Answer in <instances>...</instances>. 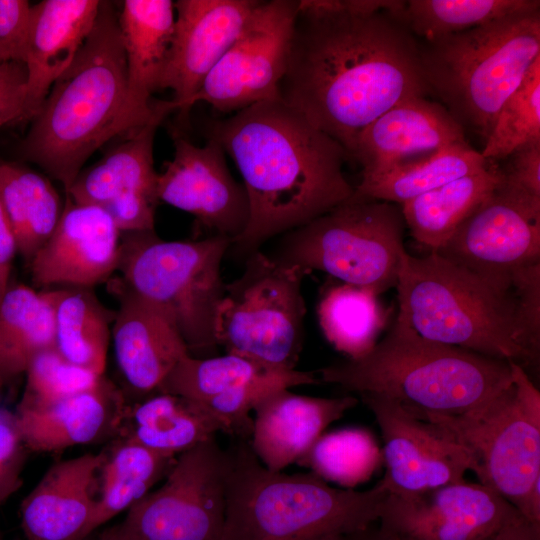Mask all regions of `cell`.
Returning <instances> with one entry per match:
<instances>
[{"instance_id": "obj_1", "label": "cell", "mask_w": 540, "mask_h": 540, "mask_svg": "<svg viewBox=\"0 0 540 540\" xmlns=\"http://www.w3.org/2000/svg\"><path fill=\"white\" fill-rule=\"evenodd\" d=\"M428 92L419 44L389 13L298 11L279 99L350 157L365 127L397 103Z\"/></svg>"}, {"instance_id": "obj_2", "label": "cell", "mask_w": 540, "mask_h": 540, "mask_svg": "<svg viewBox=\"0 0 540 540\" xmlns=\"http://www.w3.org/2000/svg\"><path fill=\"white\" fill-rule=\"evenodd\" d=\"M206 136L232 158L247 192L249 222L231 245L238 256H249L354 194L343 171L350 157L344 147L280 99L212 120Z\"/></svg>"}, {"instance_id": "obj_3", "label": "cell", "mask_w": 540, "mask_h": 540, "mask_svg": "<svg viewBox=\"0 0 540 540\" xmlns=\"http://www.w3.org/2000/svg\"><path fill=\"white\" fill-rule=\"evenodd\" d=\"M319 372L321 381L388 398L420 418L464 415L512 381L509 361L427 340L397 319L369 353Z\"/></svg>"}, {"instance_id": "obj_4", "label": "cell", "mask_w": 540, "mask_h": 540, "mask_svg": "<svg viewBox=\"0 0 540 540\" xmlns=\"http://www.w3.org/2000/svg\"><path fill=\"white\" fill-rule=\"evenodd\" d=\"M126 92V60L118 15L101 1L94 27L51 86L20 144L67 192L87 159L115 137Z\"/></svg>"}, {"instance_id": "obj_5", "label": "cell", "mask_w": 540, "mask_h": 540, "mask_svg": "<svg viewBox=\"0 0 540 540\" xmlns=\"http://www.w3.org/2000/svg\"><path fill=\"white\" fill-rule=\"evenodd\" d=\"M226 510L222 540H324L374 525L389 490L330 486L313 472L267 469L249 441L226 449Z\"/></svg>"}, {"instance_id": "obj_6", "label": "cell", "mask_w": 540, "mask_h": 540, "mask_svg": "<svg viewBox=\"0 0 540 540\" xmlns=\"http://www.w3.org/2000/svg\"><path fill=\"white\" fill-rule=\"evenodd\" d=\"M397 320L421 337L487 357L535 366L519 328L510 283L488 280L434 252L402 257Z\"/></svg>"}, {"instance_id": "obj_7", "label": "cell", "mask_w": 540, "mask_h": 540, "mask_svg": "<svg viewBox=\"0 0 540 540\" xmlns=\"http://www.w3.org/2000/svg\"><path fill=\"white\" fill-rule=\"evenodd\" d=\"M429 89L485 141L507 99L540 57V11L504 18L420 45Z\"/></svg>"}, {"instance_id": "obj_8", "label": "cell", "mask_w": 540, "mask_h": 540, "mask_svg": "<svg viewBox=\"0 0 540 540\" xmlns=\"http://www.w3.org/2000/svg\"><path fill=\"white\" fill-rule=\"evenodd\" d=\"M231 245L221 236L165 241L155 230L126 233L121 242L119 282L172 319L191 357L218 355L215 319L226 284L221 264Z\"/></svg>"}, {"instance_id": "obj_9", "label": "cell", "mask_w": 540, "mask_h": 540, "mask_svg": "<svg viewBox=\"0 0 540 540\" xmlns=\"http://www.w3.org/2000/svg\"><path fill=\"white\" fill-rule=\"evenodd\" d=\"M512 381L483 406L461 416L428 415L473 457L479 483L540 524V392L519 364Z\"/></svg>"}, {"instance_id": "obj_10", "label": "cell", "mask_w": 540, "mask_h": 540, "mask_svg": "<svg viewBox=\"0 0 540 540\" xmlns=\"http://www.w3.org/2000/svg\"><path fill=\"white\" fill-rule=\"evenodd\" d=\"M401 206L352 197L282 235L269 255L305 272L318 270L377 295L396 287L406 250Z\"/></svg>"}, {"instance_id": "obj_11", "label": "cell", "mask_w": 540, "mask_h": 540, "mask_svg": "<svg viewBox=\"0 0 540 540\" xmlns=\"http://www.w3.org/2000/svg\"><path fill=\"white\" fill-rule=\"evenodd\" d=\"M306 274L260 250L247 256L243 273L225 284L218 305V346L275 368L296 369L303 345Z\"/></svg>"}, {"instance_id": "obj_12", "label": "cell", "mask_w": 540, "mask_h": 540, "mask_svg": "<svg viewBox=\"0 0 540 540\" xmlns=\"http://www.w3.org/2000/svg\"><path fill=\"white\" fill-rule=\"evenodd\" d=\"M227 466L215 438L179 454L163 484L117 524L125 540H222Z\"/></svg>"}, {"instance_id": "obj_13", "label": "cell", "mask_w": 540, "mask_h": 540, "mask_svg": "<svg viewBox=\"0 0 540 540\" xmlns=\"http://www.w3.org/2000/svg\"><path fill=\"white\" fill-rule=\"evenodd\" d=\"M298 0L260 1L240 34L189 102H206L221 113H236L279 99L298 15Z\"/></svg>"}, {"instance_id": "obj_14", "label": "cell", "mask_w": 540, "mask_h": 540, "mask_svg": "<svg viewBox=\"0 0 540 540\" xmlns=\"http://www.w3.org/2000/svg\"><path fill=\"white\" fill-rule=\"evenodd\" d=\"M434 253L476 275L508 284L540 262V198L502 183Z\"/></svg>"}, {"instance_id": "obj_15", "label": "cell", "mask_w": 540, "mask_h": 540, "mask_svg": "<svg viewBox=\"0 0 540 540\" xmlns=\"http://www.w3.org/2000/svg\"><path fill=\"white\" fill-rule=\"evenodd\" d=\"M319 382L312 372L275 368L235 353L209 358L188 355L158 391L199 403L220 422L224 433L249 441L253 428L250 413L265 395L279 388Z\"/></svg>"}, {"instance_id": "obj_16", "label": "cell", "mask_w": 540, "mask_h": 540, "mask_svg": "<svg viewBox=\"0 0 540 540\" xmlns=\"http://www.w3.org/2000/svg\"><path fill=\"white\" fill-rule=\"evenodd\" d=\"M174 111L173 100H160L147 123L127 132L100 161L81 170L66 196L104 209L121 233L154 231L159 200L153 143L158 126Z\"/></svg>"}, {"instance_id": "obj_17", "label": "cell", "mask_w": 540, "mask_h": 540, "mask_svg": "<svg viewBox=\"0 0 540 540\" xmlns=\"http://www.w3.org/2000/svg\"><path fill=\"white\" fill-rule=\"evenodd\" d=\"M360 397L372 412L383 439L382 478L390 493L412 495L461 482L475 473L470 453L440 426L375 394Z\"/></svg>"}, {"instance_id": "obj_18", "label": "cell", "mask_w": 540, "mask_h": 540, "mask_svg": "<svg viewBox=\"0 0 540 540\" xmlns=\"http://www.w3.org/2000/svg\"><path fill=\"white\" fill-rule=\"evenodd\" d=\"M520 513L481 483L465 480L412 495H387L378 526L397 540H491Z\"/></svg>"}, {"instance_id": "obj_19", "label": "cell", "mask_w": 540, "mask_h": 540, "mask_svg": "<svg viewBox=\"0 0 540 540\" xmlns=\"http://www.w3.org/2000/svg\"><path fill=\"white\" fill-rule=\"evenodd\" d=\"M173 142L174 157L158 174V200L192 214L209 236L233 244L248 225L250 208L243 183L228 169L226 153L211 139L197 146L174 133Z\"/></svg>"}, {"instance_id": "obj_20", "label": "cell", "mask_w": 540, "mask_h": 540, "mask_svg": "<svg viewBox=\"0 0 540 540\" xmlns=\"http://www.w3.org/2000/svg\"><path fill=\"white\" fill-rule=\"evenodd\" d=\"M258 0H178L159 89L174 93L180 118L204 80L240 34Z\"/></svg>"}, {"instance_id": "obj_21", "label": "cell", "mask_w": 540, "mask_h": 540, "mask_svg": "<svg viewBox=\"0 0 540 540\" xmlns=\"http://www.w3.org/2000/svg\"><path fill=\"white\" fill-rule=\"evenodd\" d=\"M121 232L101 207L66 196L59 222L30 264L37 286L89 288L118 270Z\"/></svg>"}, {"instance_id": "obj_22", "label": "cell", "mask_w": 540, "mask_h": 540, "mask_svg": "<svg viewBox=\"0 0 540 540\" xmlns=\"http://www.w3.org/2000/svg\"><path fill=\"white\" fill-rule=\"evenodd\" d=\"M119 308L111 329L115 360L137 400L158 391L161 383L189 355L175 323L159 307L115 284Z\"/></svg>"}, {"instance_id": "obj_23", "label": "cell", "mask_w": 540, "mask_h": 540, "mask_svg": "<svg viewBox=\"0 0 540 540\" xmlns=\"http://www.w3.org/2000/svg\"><path fill=\"white\" fill-rule=\"evenodd\" d=\"M463 143H467L463 127L441 103L413 97L365 127L351 157L367 177Z\"/></svg>"}, {"instance_id": "obj_24", "label": "cell", "mask_w": 540, "mask_h": 540, "mask_svg": "<svg viewBox=\"0 0 540 540\" xmlns=\"http://www.w3.org/2000/svg\"><path fill=\"white\" fill-rule=\"evenodd\" d=\"M171 0H125L118 15L126 60V92L115 127L123 135L147 123L160 100H151L170 49L175 27Z\"/></svg>"}, {"instance_id": "obj_25", "label": "cell", "mask_w": 540, "mask_h": 540, "mask_svg": "<svg viewBox=\"0 0 540 540\" xmlns=\"http://www.w3.org/2000/svg\"><path fill=\"white\" fill-rule=\"evenodd\" d=\"M128 404L103 376L85 392L47 405L18 403L14 412L27 449L51 453L115 439Z\"/></svg>"}, {"instance_id": "obj_26", "label": "cell", "mask_w": 540, "mask_h": 540, "mask_svg": "<svg viewBox=\"0 0 540 540\" xmlns=\"http://www.w3.org/2000/svg\"><path fill=\"white\" fill-rule=\"evenodd\" d=\"M290 389L268 393L253 409L249 443L271 471H283L297 463L332 422L358 403L352 395L322 398L299 395Z\"/></svg>"}, {"instance_id": "obj_27", "label": "cell", "mask_w": 540, "mask_h": 540, "mask_svg": "<svg viewBox=\"0 0 540 540\" xmlns=\"http://www.w3.org/2000/svg\"><path fill=\"white\" fill-rule=\"evenodd\" d=\"M104 453L84 454L51 465L20 505L26 540H84L96 504Z\"/></svg>"}, {"instance_id": "obj_28", "label": "cell", "mask_w": 540, "mask_h": 540, "mask_svg": "<svg viewBox=\"0 0 540 540\" xmlns=\"http://www.w3.org/2000/svg\"><path fill=\"white\" fill-rule=\"evenodd\" d=\"M100 5L98 0H43L32 5L23 61V120L36 116L53 83L72 63L94 27Z\"/></svg>"}, {"instance_id": "obj_29", "label": "cell", "mask_w": 540, "mask_h": 540, "mask_svg": "<svg viewBox=\"0 0 540 540\" xmlns=\"http://www.w3.org/2000/svg\"><path fill=\"white\" fill-rule=\"evenodd\" d=\"M219 432L220 422L199 403L158 391L127 405L116 438L176 457Z\"/></svg>"}, {"instance_id": "obj_30", "label": "cell", "mask_w": 540, "mask_h": 540, "mask_svg": "<svg viewBox=\"0 0 540 540\" xmlns=\"http://www.w3.org/2000/svg\"><path fill=\"white\" fill-rule=\"evenodd\" d=\"M501 168L489 161L482 170L455 179L401 206L410 234L419 244L436 251L461 223L498 187Z\"/></svg>"}, {"instance_id": "obj_31", "label": "cell", "mask_w": 540, "mask_h": 540, "mask_svg": "<svg viewBox=\"0 0 540 540\" xmlns=\"http://www.w3.org/2000/svg\"><path fill=\"white\" fill-rule=\"evenodd\" d=\"M103 453L98 473L99 495L84 539L147 495L165 478L177 457L162 455L122 438H115Z\"/></svg>"}, {"instance_id": "obj_32", "label": "cell", "mask_w": 540, "mask_h": 540, "mask_svg": "<svg viewBox=\"0 0 540 540\" xmlns=\"http://www.w3.org/2000/svg\"><path fill=\"white\" fill-rule=\"evenodd\" d=\"M488 163L468 143L456 144L384 172L362 177L352 198L402 205L455 179L478 172Z\"/></svg>"}, {"instance_id": "obj_33", "label": "cell", "mask_w": 540, "mask_h": 540, "mask_svg": "<svg viewBox=\"0 0 540 540\" xmlns=\"http://www.w3.org/2000/svg\"><path fill=\"white\" fill-rule=\"evenodd\" d=\"M52 290L10 285L0 303V373L5 381L24 374L31 359L54 346Z\"/></svg>"}, {"instance_id": "obj_34", "label": "cell", "mask_w": 540, "mask_h": 540, "mask_svg": "<svg viewBox=\"0 0 540 540\" xmlns=\"http://www.w3.org/2000/svg\"><path fill=\"white\" fill-rule=\"evenodd\" d=\"M54 347L70 362L104 375L115 312L89 288L52 290Z\"/></svg>"}, {"instance_id": "obj_35", "label": "cell", "mask_w": 540, "mask_h": 540, "mask_svg": "<svg viewBox=\"0 0 540 540\" xmlns=\"http://www.w3.org/2000/svg\"><path fill=\"white\" fill-rule=\"evenodd\" d=\"M0 202L20 253L28 262L49 239L64 204L43 175L14 163L0 164Z\"/></svg>"}, {"instance_id": "obj_36", "label": "cell", "mask_w": 540, "mask_h": 540, "mask_svg": "<svg viewBox=\"0 0 540 540\" xmlns=\"http://www.w3.org/2000/svg\"><path fill=\"white\" fill-rule=\"evenodd\" d=\"M317 314L325 338L348 359L374 348L388 316L376 293L343 282L325 290Z\"/></svg>"}, {"instance_id": "obj_37", "label": "cell", "mask_w": 540, "mask_h": 540, "mask_svg": "<svg viewBox=\"0 0 540 540\" xmlns=\"http://www.w3.org/2000/svg\"><path fill=\"white\" fill-rule=\"evenodd\" d=\"M540 11L538 0H409L392 16L432 42L504 18Z\"/></svg>"}, {"instance_id": "obj_38", "label": "cell", "mask_w": 540, "mask_h": 540, "mask_svg": "<svg viewBox=\"0 0 540 540\" xmlns=\"http://www.w3.org/2000/svg\"><path fill=\"white\" fill-rule=\"evenodd\" d=\"M381 462L372 433L349 427L322 434L297 463L326 482L353 489L369 480Z\"/></svg>"}, {"instance_id": "obj_39", "label": "cell", "mask_w": 540, "mask_h": 540, "mask_svg": "<svg viewBox=\"0 0 540 540\" xmlns=\"http://www.w3.org/2000/svg\"><path fill=\"white\" fill-rule=\"evenodd\" d=\"M535 142H540V57L502 106L480 153L495 162Z\"/></svg>"}, {"instance_id": "obj_40", "label": "cell", "mask_w": 540, "mask_h": 540, "mask_svg": "<svg viewBox=\"0 0 540 540\" xmlns=\"http://www.w3.org/2000/svg\"><path fill=\"white\" fill-rule=\"evenodd\" d=\"M19 404L47 405L95 387L101 378L62 356L54 346L38 352L29 362Z\"/></svg>"}, {"instance_id": "obj_41", "label": "cell", "mask_w": 540, "mask_h": 540, "mask_svg": "<svg viewBox=\"0 0 540 540\" xmlns=\"http://www.w3.org/2000/svg\"><path fill=\"white\" fill-rule=\"evenodd\" d=\"M516 314L523 339L539 359L540 351V262L516 269L511 275Z\"/></svg>"}, {"instance_id": "obj_42", "label": "cell", "mask_w": 540, "mask_h": 540, "mask_svg": "<svg viewBox=\"0 0 540 540\" xmlns=\"http://www.w3.org/2000/svg\"><path fill=\"white\" fill-rule=\"evenodd\" d=\"M27 452L15 412L0 404V505L22 487Z\"/></svg>"}, {"instance_id": "obj_43", "label": "cell", "mask_w": 540, "mask_h": 540, "mask_svg": "<svg viewBox=\"0 0 540 540\" xmlns=\"http://www.w3.org/2000/svg\"><path fill=\"white\" fill-rule=\"evenodd\" d=\"M31 8L25 0H0V65L24 61Z\"/></svg>"}, {"instance_id": "obj_44", "label": "cell", "mask_w": 540, "mask_h": 540, "mask_svg": "<svg viewBox=\"0 0 540 540\" xmlns=\"http://www.w3.org/2000/svg\"><path fill=\"white\" fill-rule=\"evenodd\" d=\"M501 167L502 183L516 191L540 198V142L528 144L507 157Z\"/></svg>"}, {"instance_id": "obj_45", "label": "cell", "mask_w": 540, "mask_h": 540, "mask_svg": "<svg viewBox=\"0 0 540 540\" xmlns=\"http://www.w3.org/2000/svg\"><path fill=\"white\" fill-rule=\"evenodd\" d=\"M27 100V69L23 62L0 65V128L22 121Z\"/></svg>"}, {"instance_id": "obj_46", "label": "cell", "mask_w": 540, "mask_h": 540, "mask_svg": "<svg viewBox=\"0 0 540 540\" xmlns=\"http://www.w3.org/2000/svg\"><path fill=\"white\" fill-rule=\"evenodd\" d=\"M16 253H18L16 236L0 202V303L10 287V275Z\"/></svg>"}, {"instance_id": "obj_47", "label": "cell", "mask_w": 540, "mask_h": 540, "mask_svg": "<svg viewBox=\"0 0 540 540\" xmlns=\"http://www.w3.org/2000/svg\"><path fill=\"white\" fill-rule=\"evenodd\" d=\"M491 540H540V524L518 513Z\"/></svg>"}, {"instance_id": "obj_48", "label": "cell", "mask_w": 540, "mask_h": 540, "mask_svg": "<svg viewBox=\"0 0 540 540\" xmlns=\"http://www.w3.org/2000/svg\"><path fill=\"white\" fill-rule=\"evenodd\" d=\"M324 540H397L395 537L384 531L378 525H371L367 528L349 532L333 537L326 538Z\"/></svg>"}, {"instance_id": "obj_49", "label": "cell", "mask_w": 540, "mask_h": 540, "mask_svg": "<svg viewBox=\"0 0 540 540\" xmlns=\"http://www.w3.org/2000/svg\"><path fill=\"white\" fill-rule=\"evenodd\" d=\"M98 540H125L118 525L113 526L110 529L105 530Z\"/></svg>"}, {"instance_id": "obj_50", "label": "cell", "mask_w": 540, "mask_h": 540, "mask_svg": "<svg viewBox=\"0 0 540 540\" xmlns=\"http://www.w3.org/2000/svg\"><path fill=\"white\" fill-rule=\"evenodd\" d=\"M5 381L0 373V404H2L3 392L5 387Z\"/></svg>"}, {"instance_id": "obj_51", "label": "cell", "mask_w": 540, "mask_h": 540, "mask_svg": "<svg viewBox=\"0 0 540 540\" xmlns=\"http://www.w3.org/2000/svg\"><path fill=\"white\" fill-rule=\"evenodd\" d=\"M0 540H3L1 534H0Z\"/></svg>"}]
</instances>
